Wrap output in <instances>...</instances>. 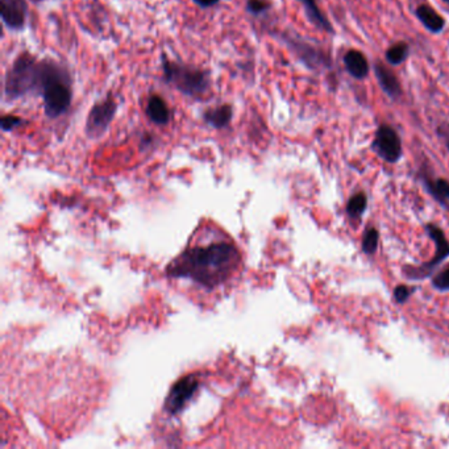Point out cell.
I'll list each match as a JSON object with an SVG mask.
<instances>
[{"label":"cell","instance_id":"obj_14","mask_svg":"<svg viewBox=\"0 0 449 449\" xmlns=\"http://www.w3.org/2000/svg\"><path fill=\"white\" fill-rule=\"evenodd\" d=\"M415 16L423 24L427 31H430L433 35H439L445 29V19L438 14L435 9L428 4H420L415 9Z\"/></svg>","mask_w":449,"mask_h":449},{"label":"cell","instance_id":"obj_2","mask_svg":"<svg viewBox=\"0 0 449 449\" xmlns=\"http://www.w3.org/2000/svg\"><path fill=\"white\" fill-rule=\"evenodd\" d=\"M73 79L69 70L60 62L43 60V79L40 96H43L46 116L57 119L66 113L73 100Z\"/></svg>","mask_w":449,"mask_h":449},{"label":"cell","instance_id":"obj_6","mask_svg":"<svg viewBox=\"0 0 449 449\" xmlns=\"http://www.w3.org/2000/svg\"><path fill=\"white\" fill-rule=\"evenodd\" d=\"M371 149L388 164H397L403 156L402 140L396 128L389 124H381L377 128Z\"/></svg>","mask_w":449,"mask_h":449},{"label":"cell","instance_id":"obj_26","mask_svg":"<svg viewBox=\"0 0 449 449\" xmlns=\"http://www.w3.org/2000/svg\"><path fill=\"white\" fill-rule=\"evenodd\" d=\"M443 1H444V3H445V4H448V6H449V0H443Z\"/></svg>","mask_w":449,"mask_h":449},{"label":"cell","instance_id":"obj_13","mask_svg":"<svg viewBox=\"0 0 449 449\" xmlns=\"http://www.w3.org/2000/svg\"><path fill=\"white\" fill-rule=\"evenodd\" d=\"M145 113L149 120L160 127L167 125L172 120V113H170L169 105L165 102L162 96H157V94L149 96Z\"/></svg>","mask_w":449,"mask_h":449},{"label":"cell","instance_id":"obj_18","mask_svg":"<svg viewBox=\"0 0 449 449\" xmlns=\"http://www.w3.org/2000/svg\"><path fill=\"white\" fill-rule=\"evenodd\" d=\"M410 54V46L405 41H399V43H393L389 49L385 53V58L388 61V63L393 66L402 65L407 60Z\"/></svg>","mask_w":449,"mask_h":449},{"label":"cell","instance_id":"obj_17","mask_svg":"<svg viewBox=\"0 0 449 449\" xmlns=\"http://www.w3.org/2000/svg\"><path fill=\"white\" fill-rule=\"evenodd\" d=\"M423 185L428 194H431L433 198L436 199L441 206H447L449 203V182L443 178H435L431 180L428 177L423 175Z\"/></svg>","mask_w":449,"mask_h":449},{"label":"cell","instance_id":"obj_25","mask_svg":"<svg viewBox=\"0 0 449 449\" xmlns=\"http://www.w3.org/2000/svg\"><path fill=\"white\" fill-rule=\"evenodd\" d=\"M194 4H197L199 9H211L216 6L220 0H192Z\"/></svg>","mask_w":449,"mask_h":449},{"label":"cell","instance_id":"obj_19","mask_svg":"<svg viewBox=\"0 0 449 449\" xmlns=\"http://www.w3.org/2000/svg\"><path fill=\"white\" fill-rule=\"evenodd\" d=\"M368 206V197L365 192H357L346 203V214L351 219L358 220Z\"/></svg>","mask_w":449,"mask_h":449},{"label":"cell","instance_id":"obj_20","mask_svg":"<svg viewBox=\"0 0 449 449\" xmlns=\"http://www.w3.org/2000/svg\"><path fill=\"white\" fill-rule=\"evenodd\" d=\"M380 242V232L377 228H369L363 237V252L365 254H374L378 248Z\"/></svg>","mask_w":449,"mask_h":449},{"label":"cell","instance_id":"obj_4","mask_svg":"<svg viewBox=\"0 0 449 449\" xmlns=\"http://www.w3.org/2000/svg\"><path fill=\"white\" fill-rule=\"evenodd\" d=\"M161 62L165 83L177 88L183 96L200 99L210 91L211 74L207 70L169 60L165 56L161 57Z\"/></svg>","mask_w":449,"mask_h":449},{"label":"cell","instance_id":"obj_27","mask_svg":"<svg viewBox=\"0 0 449 449\" xmlns=\"http://www.w3.org/2000/svg\"><path fill=\"white\" fill-rule=\"evenodd\" d=\"M447 148H448V149H449V140H448V141H447Z\"/></svg>","mask_w":449,"mask_h":449},{"label":"cell","instance_id":"obj_7","mask_svg":"<svg viewBox=\"0 0 449 449\" xmlns=\"http://www.w3.org/2000/svg\"><path fill=\"white\" fill-rule=\"evenodd\" d=\"M116 111L118 104L111 94H108L103 100L94 104L88 113L85 125L87 136L90 138H102L113 123Z\"/></svg>","mask_w":449,"mask_h":449},{"label":"cell","instance_id":"obj_22","mask_svg":"<svg viewBox=\"0 0 449 449\" xmlns=\"http://www.w3.org/2000/svg\"><path fill=\"white\" fill-rule=\"evenodd\" d=\"M24 124L23 118L16 116V115H3L0 119V125L3 132H11V130L18 128L19 125Z\"/></svg>","mask_w":449,"mask_h":449},{"label":"cell","instance_id":"obj_16","mask_svg":"<svg viewBox=\"0 0 449 449\" xmlns=\"http://www.w3.org/2000/svg\"><path fill=\"white\" fill-rule=\"evenodd\" d=\"M298 1L302 4L304 14L311 24L327 33L334 32V26H331L329 19L326 18L324 14L321 12L316 0H298Z\"/></svg>","mask_w":449,"mask_h":449},{"label":"cell","instance_id":"obj_10","mask_svg":"<svg viewBox=\"0 0 449 449\" xmlns=\"http://www.w3.org/2000/svg\"><path fill=\"white\" fill-rule=\"evenodd\" d=\"M1 20L11 31H21L28 18L26 0H1Z\"/></svg>","mask_w":449,"mask_h":449},{"label":"cell","instance_id":"obj_1","mask_svg":"<svg viewBox=\"0 0 449 449\" xmlns=\"http://www.w3.org/2000/svg\"><path fill=\"white\" fill-rule=\"evenodd\" d=\"M242 261L240 252L232 242H212L192 247L167 265L166 274L170 278H187L203 287L214 289L222 285Z\"/></svg>","mask_w":449,"mask_h":449},{"label":"cell","instance_id":"obj_23","mask_svg":"<svg viewBox=\"0 0 449 449\" xmlns=\"http://www.w3.org/2000/svg\"><path fill=\"white\" fill-rule=\"evenodd\" d=\"M432 286L440 291H449V268L438 273L432 279Z\"/></svg>","mask_w":449,"mask_h":449},{"label":"cell","instance_id":"obj_11","mask_svg":"<svg viewBox=\"0 0 449 449\" xmlns=\"http://www.w3.org/2000/svg\"><path fill=\"white\" fill-rule=\"evenodd\" d=\"M374 76L377 78V82L380 85L381 90L389 96L390 99L397 100L401 96H403V90L402 85L399 82L397 76L394 74L393 70L389 69L385 63H382L378 61L374 65Z\"/></svg>","mask_w":449,"mask_h":449},{"label":"cell","instance_id":"obj_9","mask_svg":"<svg viewBox=\"0 0 449 449\" xmlns=\"http://www.w3.org/2000/svg\"><path fill=\"white\" fill-rule=\"evenodd\" d=\"M284 41L295 53V56L302 61L303 63H306L309 68L318 69L321 66H329V58L318 48L312 46L309 43H304L303 40L289 37V36H284Z\"/></svg>","mask_w":449,"mask_h":449},{"label":"cell","instance_id":"obj_3","mask_svg":"<svg viewBox=\"0 0 449 449\" xmlns=\"http://www.w3.org/2000/svg\"><path fill=\"white\" fill-rule=\"evenodd\" d=\"M43 79V61L31 53H20L4 78V96L9 102L32 94H40Z\"/></svg>","mask_w":449,"mask_h":449},{"label":"cell","instance_id":"obj_12","mask_svg":"<svg viewBox=\"0 0 449 449\" xmlns=\"http://www.w3.org/2000/svg\"><path fill=\"white\" fill-rule=\"evenodd\" d=\"M343 63H344L346 73L352 78L363 81L369 76V71H371L369 61L360 51H356V49L348 51L343 57Z\"/></svg>","mask_w":449,"mask_h":449},{"label":"cell","instance_id":"obj_24","mask_svg":"<svg viewBox=\"0 0 449 449\" xmlns=\"http://www.w3.org/2000/svg\"><path fill=\"white\" fill-rule=\"evenodd\" d=\"M416 291V289L415 287H410V286L407 285H399L394 289V299H396V302L399 303V304H403V303H406L408 299H410V296L413 295V294Z\"/></svg>","mask_w":449,"mask_h":449},{"label":"cell","instance_id":"obj_21","mask_svg":"<svg viewBox=\"0 0 449 449\" xmlns=\"http://www.w3.org/2000/svg\"><path fill=\"white\" fill-rule=\"evenodd\" d=\"M270 9H272L270 0H248L247 1V11L253 16L264 15Z\"/></svg>","mask_w":449,"mask_h":449},{"label":"cell","instance_id":"obj_8","mask_svg":"<svg viewBox=\"0 0 449 449\" xmlns=\"http://www.w3.org/2000/svg\"><path fill=\"white\" fill-rule=\"evenodd\" d=\"M198 389L199 381L194 376H186L177 381L165 399V411L170 415L181 413Z\"/></svg>","mask_w":449,"mask_h":449},{"label":"cell","instance_id":"obj_15","mask_svg":"<svg viewBox=\"0 0 449 449\" xmlns=\"http://www.w3.org/2000/svg\"><path fill=\"white\" fill-rule=\"evenodd\" d=\"M232 116H234V107L231 104H220L212 108H207L202 115L203 120L215 130H223L225 127H228L232 121Z\"/></svg>","mask_w":449,"mask_h":449},{"label":"cell","instance_id":"obj_5","mask_svg":"<svg viewBox=\"0 0 449 449\" xmlns=\"http://www.w3.org/2000/svg\"><path fill=\"white\" fill-rule=\"evenodd\" d=\"M425 232L431 237L435 244V254L428 262H424L419 267L407 265L403 268V276L411 281H422L427 277H431L435 270L440 267L441 262L449 257V242L440 227L435 224L425 225Z\"/></svg>","mask_w":449,"mask_h":449}]
</instances>
